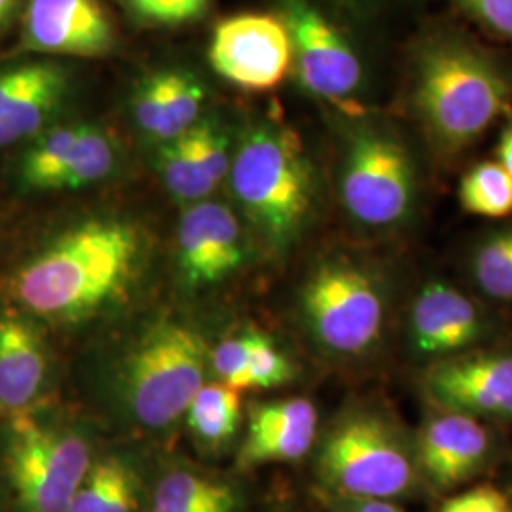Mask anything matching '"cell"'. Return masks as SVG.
<instances>
[{"label": "cell", "mask_w": 512, "mask_h": 512, "mask_svg": "<svg viewBox=\"0 0 512 512\" xmlns=\"http://www.w3.org/2000/svg\"><path fill=\"white\" fill-rule=\"evenodd\" d=\"M143 253V234L131 222H80L25 260L10 281L29 315L73 323L114 302L128 289Z\"/></svg>", "instance_id": "obj_1"}, {"label": "cell", "mask_w": 512, "mask_h": 512, "mask_svg": "<svg viewBox=\"0 0 512 512\" xmlns=\"http://www.w3.org/2000/svg\"><path fill=\"white\" fill-rule=\"evenodd\" d=\"M511 86L488 57L458 42L421 50L410 103L437 150L458 154L511 109Z\"/></svg>", "instance_id": "obj_2"}, {"label": "cell", "mask_w": 512, "mask_h": 512, "mask_svg": "<svg viewBox=\"0 0 512 512\" xmlns=\"http://www.w3.org/2000/svg\"><path fill=\"white\" fill-rule=\"evenodd\" d=\"M230 183L247 215L277 251L293 245L315 207V175L300 137L283 126H258L241 141Z\"/></svg>", "instance_id": "obj_3"}, {"label": "cell", "mask_w": 512, "mask_h": 512, "mask_svg": "<svg viewBox=\"0 0 512 512\" xmlns=\"http://www.w3.org/2000/svg\"><path fill=\"white\" fill-rule=\"evenodd\" d=\"M317 471L330 492L342 497H408L421 482L416 442L397 421L368 408L351 410L330 427Z\"/></svg>", "instance_id": "obj_4"}, {"label": "cell", "mask_w": 512, "mask_h": 512, "mask_svg": "<svg viewBox=\"0 0 512 512\" xmlns=\"http://www.w3.org/2000/svg\"><path fill=\"white\" fill-rule=\"evenodd\" d=\"M300 306L311 336L342 357H361L384 336L387 289L382 275L361 262L336 256L308 275Z\"/></svg>", "instance_id": "obj_5"}, {"label": "cell", "mask_w": 512, "mask_h": 512, "mask_svg": "<svg viewBox=\"0 0 512 512\" xmlns=\"http://www.w3.org/2000/svg\"><path fill=\"white\" fill-rule=\"evenodd\" d=\"M211 353L198 330L162 321L129 353L126 399L133 416L150 429L179 420L200 391Z\"/></svg>", "instance_id": "obj_6"}, {"label": "cell", "mask_w": 512, "mask_h": 512, "mask_svg": "<svg viewBox=\"0 0 512 512\" xmlns=\"http://www.w3.org/2000/svg\"><path fill=\"white\" fill-rule=\"evenodd\" d=\"M340 196L349 217L366 228H397L412 217L418 173L397 131L382 124L355 128L344 152Z\"/></svg>", "instance_id": "obj_7"}, {"label": "cell", "mask_w": 512, "mask_h": 512, "mask_svg": "<svg viewBox=\"0 0 512 512\" xmlns=\"http://www.w3.org/2000/svg\"><path fill=\"white\" fill-rule=\"evenodd\" d=\"M92 467L88 442L35 420L12 418L4 450V473L23 512H67Z\"/></svg>", "instance_id": "obj_8"}, {"label": "cell", "mask_w": 512, "mask_h": 512, "mask_svg": "<svg viewBox=\"0 0 512 512\" xmlns=\"http://www.w3.org/2000/svg\"><path fill=\"white\" fill-rule=\"evenodd\" d=\"M302 88L342 109H355L363 63L348 38L310 0H279Z\"/></svg>", "instance_id": "obj_9"}, {"label": "cell", "mask_w": 512, "mask_h": 512, "mask_svg": "<svg viewBox=\"0 0 512 512\" xmlns=\"http://www.w3.org/2000/svg\"><path fill=\"white\" fill-rule=\"evenodd\" d=\"M213 69L247 92L277 88L293 65V42L281 16L238 14L220 21L209 46Z\"/></svg>", "instance_id": "obj_10"}, {"label": "cell", "mask_w": 512, "mask_h": 512, "mask_svg": "<svg viewBox=\"0 0 512 512\" xmlns=\"http://www.w3.org/2000/svg\"><path fill=\"white\" fill-rule=\"evenodd\" d=\"M421 391L440 412L512 418V351L469 349L437 359L423 372Z\"/></svg>", "instance_id": "obj_11"}, {"label": "cell", "mask_w": 512, "mask_h": 512, "mask_svg": "<svg viewBox=\"0 0 512 512\" xmlns=\"http://www.w3.org/2000/svg\"><path fill=\"white\" fill-rule=\"evenodd\" d=\"M71 90L67 69L50 59L0 69V148L33 139L54 120Z\"/></svg>", "instance_id": "obj_12"}, {"label": "cell", "mask_w": 512, "mask_h": 512, "mask_svg": "<svg viewBox=\"0 0 512 512\" xmlns=\"http://www.w3.org/2000/svg\"><path fill=\"white\" fill-rule=\"evenodd\" d=\"M488 332L486 315L473 298L444 281H429L416 294L410 317V348L425 359H444L475 348Z\"/></svg>", "instance_id": "obj_13"}, {"label": "cell", "mask_w": 512, "mask_h": 512, "mask_svg": "<svg viewBox=\"0 0 512 512\" xmlns=\"http://www.w3.org/2000/svg\"><path fill=\"white\" fill-rule=\"evenodd\" d=\"M21 48L35 54L99 57L114 48V29L99 0H29Z\"/></svg>", "instance_id": "obj_14"}, {"label": "cell", "mask_w": 512, "mask_h": 512, "mask_svg": "<svg viewBox=\"0 0 512 512\" xmlns=\"http://www.w3.org/2000/svg\"><path fill=\"white\" fill-rule=\"evenodd\" d=\"M414 442L421 478L440 492L475 478L492 450L490 433L478 418L440 410L421 425Z\"/></svg>", "instance_id": "obj_15"}, {"label": "cell", "mask_w": 512, "mask_h": 512, "mask_svg": "<svg viewBox=\"0 0 512 512\" xmlns=\"http://www.w3.org/2000/svg\"><path fill=\"white\" fill-rule=\"evenodd\" d=\"M243 260L241 230L234 213L217 202L184 211L179 224V264L188 285H215Z\"/></svg>", "instance_id": "obj_16"}, {"label": "cell", "mask_w": 512, "mask_h": 512, "mask_svg": "<svg viewBox=\"0 0 512 512\" xmlns=\"http://www.w3.org/2000/svg\"><path fill=\"white\" fill-rule=\"evenodd\" d=\"M48 378V349L35 321L0 311V410L12 418L31 414Z\"/></svg>", "instance_id": "obj_17"}, {"label": "cell", "mask_w": 512, "mask_h": 512, "mask_svg": "<svg viewBox=\"0 0 512 512\" xmlns=\"http://www.w3.org/2000/svg\"><path fill=\"white\" fill-rule=\"evenodd\" d=\"M317 421V408L302 397L253 404L239 465L256 467L304 458L317 435Z\"/></svg>", "instance_id": "obj_18"}, {"label": "cell", "mask_w": 512, "mask_h": 512, "mask_svg": "<svg viewBox=\"0 0 512 512\" xmlns=\"http://www.w3.org/2000/svg\"><path fill=\"white\" fill-rule=\"evenodd\" d=\"M139 507V478L120 458L92 463L67 512H135Z\"/></svg>", "instance_id": "obj_19"}, {"label": "cell", "mask_w": 512, "mask_h": 512, "mask_svg": "<svg viewBox=\"0 0 512 512\" xmlns=\"http://www.w3.org/2000/svg\"><path fill=\"white\" fill-rule=\"evenodd\" d=\"M82 128L84 124H65L38 133L19 160V186L27 192H55Z\"/></svg>", "instance_id": "obj_20"}, {"label": "cell", "mask_w": 512, "mask_h": 512, "mask_svg": "<svg viewBox=\"0 0 512 512\" xmlns=\"http://www.w3.org/2000/svg\"><path fill=\"white\" fill-rule=\"evenodd\" d=\"M236 505L230 486L188 471H173L158 484L150 512H236Z\"/></svg>", "instance_id": "obj_21"}, {"label": "cell", "mask_w": 512, "mask_h": 512, "mask_svg": "<svg viewBox=\"0 0 512 512\" xmlns=\"http://www.w3.org/2000/svg\"><path fill=\"white\" fill-rule=\"evenodd\" d=\"M190 431L209 446H220L232 439L241 421L239 391L228 385H202L186 408Z\"/></svg>", "instance_id": "obj_22"}, {"label": "cell", "mask_w": 512, "mask_h": 512, "mask_svg": "<svg viewBox=\"0 0 512 512\" xmlns=\"http://www.w3.org/2000/svg\"><path fill=\"white\" fill-rule=\"evenodd\" d=\"M461 207L486 219L512 215V175L499 162H482L465 173L459 184Z\"/></svg>", "instance_id": "obj_23"}, {"label": "cell", "mask_w": 512, "mask_h": 512, "mask_svg": "<svg viewBox=\"0 0 512 512\" xmlns=\"http://www.w3.org/2000/svg\"><path fill=\"white\" fill-rule=\"evenodd\" d=\"M118 164V145L103 128L84 124L57 190H76L107 179Z\"/></svg>", "instance_id": "obj_24"}, {"label": "cell", "mask_w": 512, "mask_h": 512, "mask_svg": "<svg viewBox=\"0 0 512 512\" xmlns=\"http://www.w3.org/2000/svg\"><path fill=\"white\" fill-rule=\"evenodd\" d=\"M471 272L486 296L512 302V228L495 232L476 247Z\"/></svg>", "instance_id": "obj_25"}, {"label": "cell", "mask_w": 512, "mask_h": 512, "mask_svg": "<svg viewBox=\"0 0 512 512\" xmlns=\"http://www.w3.org/2000/svg\"><path fill=\"white\" fill-rule=\"evenodd\" d=\"M156 160L165 188L177 200L198 202L213 190V186L203 177L202 169L194 162L181 137L165 141Z\"/></svg>", "instance_id": "obj_26"}, {"label": "cell", "mask_w": 512, "mask_h": 512, "mask_svg": "<svg viewBox=\"0 0 512 512\" xmlns=\"http://www.w3.org/2000/svg\"><path fill=\"white\" fill-rule=\"evenodd\" d=\"M164 82L165 109L171 141L192 128L202 112V84L184 71H160Z\"/></svg>", "instance_id": "obj_27"}, {"label": "cell", "mask_w": 512, "mask_h": 512, "mask_svg": "<svg viewBox=\"0 0 512 512\" xmlns=\"http://www.w3.org/2000/svg\"><path fill=\"white\" fill-rule=\"evenodd\" d=\"M194 162L202 169L203 177L213 188L230 173L228 139L211 120H198L181 135Z\"/></svg>", "instance_id": "obj_28"}, {"label": "cell", "mask_w": 512, "mask_h": 512, "mask_svg": "<svg viewBox=\"0 0 512 512\" xmlns=\"http://www.w3.org/2000/svg\"><path fill=\"white\" fill-rule=\"evenodd\" d=\"M245 336L253 389H274L293 380V363L268 336L260 332H247Z\"/></svg>", "instance_id": "obj_29"}, {"label": "cell", "mask_w": 512, "mask_h": 512, "mask_svg": "<svg viewBox=\"0 0 512 512\" xmlns=\"http://www.w3.org/2000/svg\"><path fill=\"white\" fill-rule=\"evenodd\" d=\"M133 116L137 126L150 137L164 143L171 141L162 73L150 74L141 82L133 99Z\"/></svg>", "instance_id": "obj_30"}, {"label": "cell", "mask_w": 512, "mask_h": 512, "mask_svg": "<svg viewBox=\"0 0 512 512\" xmlns=\"http://www.w3.org/2000/svg\"><path fill=\"white\" fill-rule=\"evenodd\" d=\"M143 21L160 27H179L202 18L209 0H124Z\"/></svg>", "instance_id": "obj_31"}, {"label": "cell", "mask_w": 512, "mask_h": 512, "mask_svg": "<svg viewBox=\"0 0 512 512\" xmlns=\"http://www.w3.org/2000/svg\"><path fill=\"white\" fill-rule=\"evenodd\" d=\"M209 361L222 380V384L228 385L230 389L239 393L253 389L251 374H249V348H247L245 334L220 342L219 346L211 351Z\"/></svg>", "instance_id": "obj_32"}, {"label": "cell", "mask_w": 512, "mask_h": 512, "mask_svg": "<svg viewBox=\"0 0 512 512\" xmlns=\"http://www.w3.org/2000/svg\"><path fill=\"white\" fill-rule=\"evenodd\" d=\"M439 512H512V501L492 484H480L446 499Z\"/></svg>", "instance_id": "obj_33"}, {"label": "cell", "mask_w": 512, "mask_h": 512, "mask_svg": "<svg viewBox=\"0 0 512 512\" xmlns=\"http://www.w3.org/2000/svg\"><path fill=\"white\" fill-rule=\"evenodd\" d=\"M459 6L486 29L512 40V0H456Z\"/></svg>", "instance_id": "obj_34"}, {"label": "cell", "mask_w": 512, "mask_h": 512, "mask_svg": "<svg viewBox=\"0 0 512 512\" xmlns=\"http://www.w3.org/2000/svg\"><path fill=\"white\" fill-rule=\"evenodd\" d=\"M334 512H404L391 499L334 495Z\"/></svg>", "instance_id": "obj_35"}, {"label": "cell", "mask_w": 512, "mask_h": 512, "mask_svg": "<svg viewBox=\"0 0 512 512\" xmlns=\"http://www.w3.org/2000/svg\"><path fill=\"white\" fill-rule=\"evenodd\" d=\"M497 162L503 165L512 175V116L503 129L497 145Z\"/></svg>", "instance_id": "obj_36"}, {"label": "cell", "mask_w": 512, "mask_h": 512, "mask_svg": "<svg viewBox=\"0 0 512 512\" xmlns=\"http://www.w3.org/2000/svg\"><path fill=\"white\" fill-rule=\"evenodd\" d=\"M16 6H18V0H0V31L8 23V19L12 18Z\"/></svg>", "instance_id": "obj_37"}, {"label": "cell", "mask_w": 512, "mask_h": 512, "mask_svg": "<svg viewBox=\"0 0 512 512\" xmlns=\"http://www.w3.org/2000/svg\"><path fill=\"white\" fill-rule=\"evenodd\" d=\"M511 501H512V497H511Z\"/></svg>", "instance_id": "obj_38"}]
</instances>
